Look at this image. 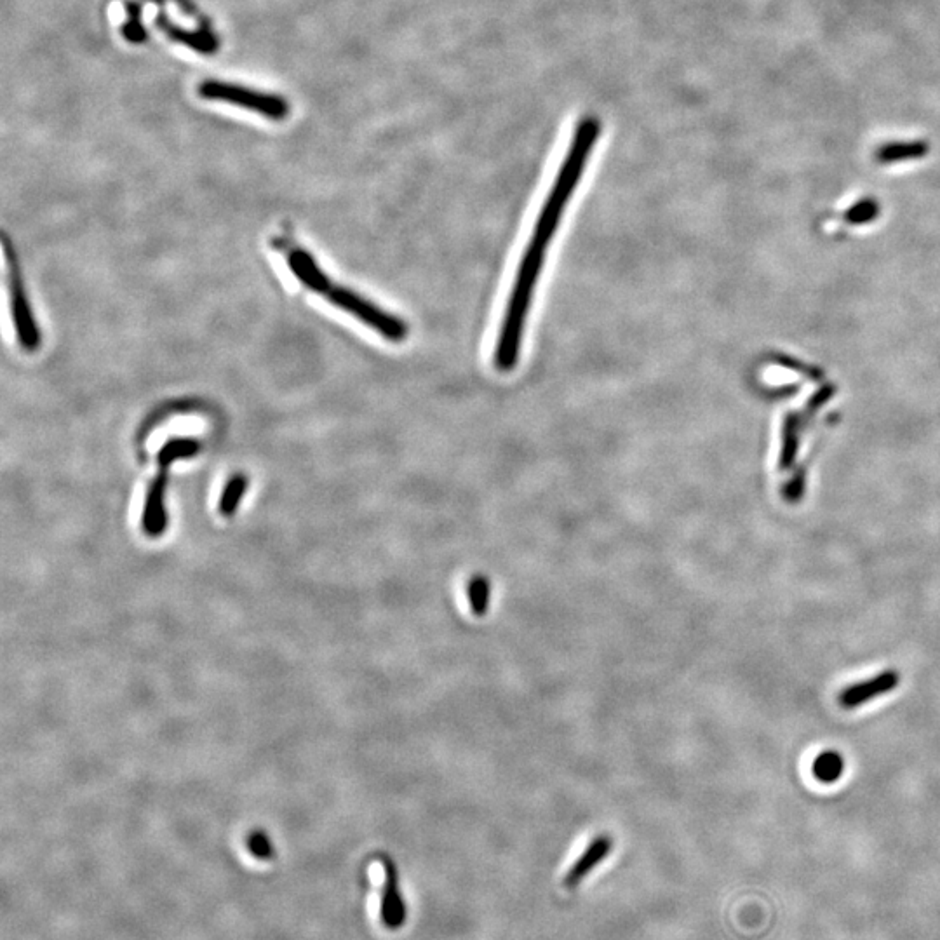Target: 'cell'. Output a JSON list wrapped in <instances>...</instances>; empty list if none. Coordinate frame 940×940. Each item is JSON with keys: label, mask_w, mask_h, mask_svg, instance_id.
<instances>
[{"label": "cell", "mask_w": 940, "mask_h": 940, "mask_svg": "<svg viewBox=\"0 0 940 940\" xmlns=\"http://www.w3.org/2000/svg\"><path fill=\"white\" fill-rule=\"evenodd\" d=\"M11 296H13L14 326H16L18 340L23 349L34 352L39 349L41 336L35 324L34 314L28 305L27 296L23 293L18 270L14 269L13 265H11Z\"/></svg>", "instance_id": "4"}, {"label": "cell", "mask_w": 940, "mask_h": 940, "mask_svg": "<svg viewBox=\"0 0 940 940\" xmlns=\"http://www.w3.org/2000/svg\"><path fill=\"white\" fill-rule=\"evenodd\" d=\"M197 93L204 100L222 101L234 107L248 108L251 112L263 115L270 121H284L289 114L288 101L279 94L262 93V91L242 88L230 82L208 79L199 84Z\"/></svg>", "instance_id": "2"}, {"label": "cell", "mask_w": 940, "mask_h": 940, "mask_svg": "<svg viewBox=\"0 0 940 940\" xmlns=\"http://www.w3.org/2000/svg\"><path fill=\"white\" fill-rule=\"evenodd\" d=\"M613 845H615V841H613L610 834H599V836H596V838L589 843V846L585 848L584 852H582V855L573 862V866L568 869V873L564 876V887L568 888V890H573V888H577L582 881L587 880V876H589L596 867L601 866V862L610 855Z\"/></svg>", "instance_id": "7"}, {"label": "cell", "mask_w": 940, "mask_h": 940, "mask_svg": "<svg viewBox=\"0 0 940 940\" xmlns=\"http://www.w3.org/2000/svg\"><path fill=\"white\" fill-rule=\"evenodd\" d=\"M326 296L331 302L335 303L336 307L347 310L349 314L357 317L361 323L378 331L389 342L401 343L410 335L408 324L401 321L399 317L378 309L375 303L364 300L363 296L356 295L349 289L331 288Z\"/></svg>", "instance_id": "3"}, {"label": "cell", "mask_w": 940, "mask_h": 940, "mask_svg": "<svg viewBox=\"0 0 940 940\" xmlns=\"http://www.w3.org/2000/svg\"><path fill=\"white\" fill-rule=\"evenodd\" d=\"M845 772V759L838 751H824L813 761V775L822 784H834Z\"/></svg>", "instance_id": "11"}, {"label": "cell", "mask_w": 940, "mask_h": 940, "mask_svg": "<svg viewBox=\"0 0 940 940\" xmlns=\"http://www.w3.org/2000/svg\"><path fill=\"white\" fill-rule=\"evenodd\" d=\"M199 451H201V443L197 439H190V437L173 439V441L164 444L162 450L159 451V464L166 467V465H171L176 460L194 457Z\"/></svg>", "instance_id": "13"}, {"label": "cell", "mask_w": 940, "mask_h": 940, "mask_svg": "<svg viewBox=\"0 0 940 940\" xmlns=\"http://www.w3.org/2000/svg\"><path fill=\"white\" fill-rule=\"evenodd\" d=\"M592 143H594V131L591 128L582 129V133L577 136L573 147L566 155L563 168L559 171L558 178L538 213L537 222L531 232L530 244L521 256L511 295L507 298V305H505L502 324L498 329L497 342L493 350V366L498 373H511L519 363L524 329H526V321H528L538 281L544 270L547 251L561 227L566 206L571 201L573 192L577 190L578 182L584 173L585 162L591 154Z\"/></svg>", "instance_id": "1"}, {"label": "cell", "mask_w": 940, "mask_h": 940, "mask_svg": "<svg viewBox=\"0 0 940 940\" xmlns=\"http://www.w3.org/2000/svg\"><path fill=\"white\" fill-rule=\"evenodd\" d=\"M157 28L161 30L162 34L168 35L171 41L178 42V44H183V46L190 47L194 49L197 53L201 54H211L215 53L218 49V41L211 34H206V32H187L183 28L176 27L173 21L168 20L166 16H157Z\"/></svg>", "instance_id": "10"}, {"label": "cell", "mask_w": 940, "mask_h": 940, "mask_svg": "<svg viewBox=\"0 0 940 940\" xmlns=\"http://www.w3.org/2000/svg\"><path fill=\"white\" fill-rule=\"evenodd\" d=\"M383 871H385V883L382 888V906H380V918L385 927L390 930H397L404 925L406 921V904H404L401 892H399V876H397L396 864L390 859H383Z\"/></svg>", "instance_id": "6"}, {"label": "cell", "mask_w": 940, "mask_h": 940, "mask_svg": "<svg viewBox=\"0 0 940 940\" xmlns=\"http://www.w3.org/2000/svg\"><path fill=\"white\" fill-rule=\"evenodd\" d=\"M246 488H248V479L246 477L234 476L230 479L227 486H225V490H223L222 497H220V505H218L222 516H232L239 509Z\"/></svg>", "instance_id": "14"}, {"label": "cell", "mask_w": 940, "mask_h": 940, "mask_svg": "<svg viewBox=\"0 0 940 940\" xmlns=\"http://www.w3.org/2000/svg\"><path fill=\"white\" fill-rule=\"evenodd\" d=\"M288 265L291 272L298 277V281L302 282L303 286H307V288L317 291V293H323V295H326L331 289L328 277H326L323 270L317 267L316 260H314V256L310 255L309 251L302 248L291 249L288 255Z\"/></svg>", "instance_id": "9"}, {"label": "cell", "mask_w": 940, "mask_h": 940, "mask_svg": "<svg viewBox=\"0 0 940 940\" xmlns=\"http://www.w3.org/2000/svg\"><path fill=\"white\" fill-rule=\"evenodd\" d=\"M900 674L893 669L881 672L874 678L860 681L857 685L848 686L840 695L841 707L845 709H855L859 705L867 704L871 700L878 699L885 693H890L899 686Z\"/></svg>", "instance_id": "5"}, {"label": "cell", "mask_w": 940, "mask_h": 940, "mask_svg": "<svg viewBox=\"0 0 940 940\" xmlns=\"http://www.w3.org/2000/svg\"><path fill=\"white\" fill-rule=\"evenodd\" d=\"M164 493H166V476L161 474L150 486L145 509H143L141 526H143V531L147 533L148 537H161L164 530H166L168 516H166V507H164Z\"/></svg>", "instance_id": "8"}, {"label": "cell", "mask_w": 940, "mask_h": 940, "mask_svg": "<svg viewBox=\"0 0 940 940\" xmlns=\"http://www.w3.org/2000/svg\"><path fill=\"white\" fill-rule=\"evenodd\" d=\"M467 598H469L472 613L476 617H484L486 611L490 610V580L484 575H476V577L470 578L469 584H467Z\"/></svg>", "instance_id": "12"}, {"label": "cell", "mask_w": 940, "mask_h": 940, "mask_svg": "<svg viewBox=\"0 0 940 940\" xmlns=\"http://www.w3.org/2000/svg\"><path fill=\"white\" fill-rule=\"evenodd\" d=\"M248 850L255 855L256 859L267 860L274 855V846L270 843L269 836L263 831H253L249 834Z\"/></svg>", "instance_id": "15"}]
</instances>
